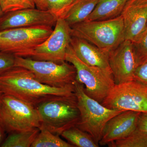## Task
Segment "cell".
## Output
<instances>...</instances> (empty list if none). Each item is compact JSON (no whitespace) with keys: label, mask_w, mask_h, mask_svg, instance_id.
I'll return each instance as SVG.
<instances>
[{"label":"cell","mask_w":147,"mask_h":147,"mask_svg":"<svg viewBox=\"0 0 147 147\" xmlns=\"http://www.w3.org/2000/svg\"><path fill=\"white\" fill-rule=\"evenodd\" d=\"M0 90L36 107L52 98L74 94V84L62 88L47 86L38 81L30 70L15 66L0 75Z\"/></svg>","instance_id":"cell-1"},{"label":"cell","mask_w":147,"mask_h":147,"mask_svg":"<svg viewBox=\"0 0 147 147\" xmlns=\"http://www.w3.org/2000/svg\"><path fill=\"white\" fill-rule=\"evenodd\" d=\"M36 108L40 127L56 135H61L67 129L76 126L80 119L75 92L71 95L52 98L39 103Z\"/></svg>","instance_id":"cell-2"},{"label":"cell","mask_w":147,"mask_h":147,"mask_svg":"<svg viewBox=\"0 0 147 147\" xmlns=\"http://www.w3.org/2000/svg\"><path fill=\"white\" fill-rule=\"evenodd\" d=\"M71 36L83 38L108 53L125 40L121 15L100 21H84L70 26Z\"/></svg>","instance_id":"cell-3"},{"label":"cell","mask_w":147,"mask_h":147,"mask_svg":"<svg viewBox=\"0 0 147 147\" xmlns=\"http://www.w3.org/2000/svg\"><path fill=\"white\" fill-rule=\"evenodd\" d=\"M74 86L80 113V119L76 126L91 135L99 145L107 123L124 111L109 109L90 97L85 92L84 84L76 79Z\"/></svg>","instance_id":"cell-4"},{"label":"cell","mask_w":147,"mask_h":147,"mask_svg":"<svg viewBox=\"0 0 147 147\" xmlns=\"http://www.w3.org/2000/svg\"><path fill=\"white\" fill-rule=\"evenodd\" d=\"M65 61L75 67L76 80L84 84L86 93L101 103L115 85L112 71L84 63L77 57L71 45L67 50Z\"/></svg>","instance_id":"cell-5"},{"label":"cell","mask_w":147,"mask_h":147,"mask_svg":"<svg viewBox=\"0 0 147 147\" xmlns=\"http://www.w3.org/2000/svg\"><path fill=\"white\" fill-rule=\"evenodd\" d=\"M0 119L5 131L10 134L39 128L41 126L36 107L4 94L0 104Z\"/></svg>","instance_id":"cell-6"},{"label":"cell","mask_w":147,"mask_h":147,"mask_svg":"<svg viewBox=\"0 0 147 147\" xmlns=\"http://www.w3.org/2000/svg\"><path fill=\"white\" fill-rule=\"evenodd\" d=\"M15 66L30 70L38 81L51 87L62 88L73 85L76 81V69L67 61L59 64L16 56Z\"/></svg>","instance_id":"cell-7"},{"label":"cell","mask_w":147,"mask_h":147,"mask_svg":"<svg viewBox=\"0 0 147 147\" xmlns=\"http://www.w3.org/2000/svg\"><path fill=\"white\" fill-rule=\"evenodd\" d=\"M53 27L16 28L0 32V51L25 57L44 42L53 32Z\"/></svg>","instance_id":"cell-8"},{"label":"cell","mask_w":147,"mask_h":147,"mask_svg":"<svg viewBox=\"0 0 147 147\" xmlns=\"http://www.w3.org/2000/svg\"><path fill=\"white\" fill-rule=\"evenodd\" d=\"M101 103L113 110L147 113V85L135 80L115 85Z\"/></svg>","instance_id":"cell-9"},{"label":"cell","mask_w":147,"mask_h":147,"mask_svg":"<svg viewBox=\"0 0 147 147\" xmlns=\"http://www.w3.org/2000/svg\"><path fill=\"white\" fill-rule=\"evenodd\" d=\"M55 27L50 36L30 51L25 57L59 64L66 61V53L70 45L72 36L71 28L62 18L57 19Z\"/></svg>","instance_id":"cell-10"},{"label":"cell","mask_w":147,"mask_h":147,"mask_svg":"<svg viewBox=\"0 0 147 147\" xmlns=\"http://www.w3.org/2000/svg\"><path fill=\"white\" fill-rule=\"evenodd\" d=\"M57 18L47 10L24 9L4 13L0 17V32L16 28L55 26Z\"/></svg>","instance_id":"cell-11"},{"label":"cell","mask_w":147,"mask_h":147,"mask_svg":"<svg viewBox=\"0 0 147 147\" xmlns=\"http://www.w3.org/2000/svg\"><path fill=\"white\" fill-rule=\"evenodd\" d=\"M109 63L115 85L133 81L138 64L132 42L124 40L110 52Z\"/></svg>","instance_id":"cell-12"},{"label":"cell","mask_w":147,"mask_h":147,"mask_svg":"<svg viewBox=\"0 0 147 147\" xmlns=\"http://www.w3.org/2000/svg\"><path fill=\"white\" fill-rule=\"evenodd\" d=\"M121 15L125 40L134 42L147 27V1L128 0Z\"/></svg>","instance_id":"cell-13"},{"label":"cell","mask_w":147,"mask_h":147,"mask_svg":"<svg viewBox=\"0 0 147 147\" xmlns=\"http://www.w3.org/2000/svg\"><path fill=\"white\" fill-rule=\"evenodd\" d=\"M141 113L130 110L124 111L110 119L104 127L99 145H108L131 134L137 128Z\"/></svg>","instance_id":"cell-14"},{"label":"cell","mask_w":147,"mask_h":147,"mask_svg":"<svg viewBox=\"0 0 147 147\" xmlns=\"http://www.w3.org/2000/svg\"><path fill=\"white\" fill-rule=\"evenodd\" d=\"M70 45L77 57L84 63L111 71L109 53L83 38L72 36Z\"/></svg>","instance_id":"cell-15"},{"label":"cell","mask_w":147,"mask_h":147,"mask_svg":"<svg viewBox=\"0 0 147 147\" xmlns=\"http://www.w3.org/2000/svg\"><path fill=\"white\" fill-rule=\"evenodd\" d=\"M128 0H100L85 21H100L120 16Z\"/></svg>","instance_id":"cell-16"},{"label":"cell","mask_w":147,"mask_h":147,"mask_svg":"<svg viewBox=\"0 0 147 147\" xmlns=\"http://www.w3.org/2000/svg\"><path fill=\"white\" fill-rule=\"evenodd\" d=\"M100 0H77L62 18L69 26L83 22L89 16Z\"/></svg>","instance_id":"cell-17"},{"label":"cell","mask_w":147,"mask_h":147,"mask_svg":"<svg viewBox=\"0 0 147 147\" xmlns=\"http://www.w3.org/2000/svg\"><path fill=\"white\" fill-rule=\"evenodd\" d=\"M61 135L74 147H99L91 135L76 126L67 129Z\"/></svg>","instance_id":"cell-18"},{"label":"cell","mask_w":147,"mask_h":147,"mask_svg":"<svg viewBox=\"0 0 147 147\" xmlns=\"http://www.w3.org/2000/svg\"><path fill=\"white\" fill-rule=\"evenodd\" d=\"M39 128H36L19 132L11 133L1 146L2 147H31L39 133Z\"/></svg>","instance_id":"cell-19"},{"label":"cell","mask_w":147,"mask_h":147,"mask_svg":"<svg viewBox=\"0 0 147 147\" xmlns=\"http://www.w3.org/2000/svg\"><path fill=\"white\" fill-rule=\"evenodd\" d=\"M39 133L32 144L31 147H74L43 127L39 128Z\"/></svg>","instance_id":"cell-20"},{"label":"cell","mask_w":147,"mask_h":147,"mask_svg":"<svg viewBox=\"0 0 147 147\" xmlns=\"http://www.w3.org/2000/svg\"><path fill=\"white\" fill-rule=\"evenodd\" d=\"M108 146L110 147H147V133L137 128L125 138L110 143Z\"/></svg>","instance_id":"cell-21"},{"label":"cell","mask_w":147,"mask_h":147,"mask_svg":"<svg viewBox=\"0 0 147 147\" xmlns=\"http://www.w3.org/2000/svg\"><path fill=\"white\" fill-rule=\"evenodd\" d=\"M77 0H45L46 10L57 19L62 18Z\"/></svg>","instance_id":"cell-22"},{"label":"cell","mask_w":147,"mask_h":147,"mask_svg":"<svg viewBox=\"0 0 147 147\" xmlns=\"http://www.w3.org/2000/svg\"><path fill=\"white\" fill-rule=\"evenodd\" d=\"M0 5L4 13L36 7L34 0H0Z\"/></svg>","instance_id":"cell-23"},{"label":"cell","mask_w":147,"mask_h":147,"mask_svg":"<svg viewBox=\"0 0 147 147\" xmlns=\"http://www.w3.org/2000/svg\"><path fill=\"white\" fill-rule=\"evenodd\" d=\"M132 43L139 65L147 60V27L139 38Z\"/></svg>","instance_id":"cell-24"},{"label":"cell","mask_w":147,"mask_h":147,"mask_svg":"<svg viewBox=\"0 0 147 147\" xmlns=\"http://www.w3.org/2000/svg\"><path fill=\"white\" fill-rule=\"evenodd\" d=\"M16 56L0 51V75L15 66Z\"/></svg>","instance_id":"cell-25"},{"label":"cell","mask_w":147,"mask_h":147,"mask_svg":"<svg viewBox=\"0 0 147 147\" xmlns=\"http://www.w3.org/2000/svg\"><path fill=\"white\" fill-rule=\"evenodd\" d=\"M133 80L147 85V60L137 67Z\"/></svg>","instance_id":"cell-26"},{"label":"cell","mask_w":147,"mask_h":147,"mask_svg":"<svg viewBox=\"0 0 147 147\" xmlns=\"http://www.w3.org/2000/svg\"><path fill=\"white\" fill-rule=\"evenodd\" d=\"M137 128L147 133V113H140L137 122Z\"/></svg>","instance_id":"cell-27"},{"label":"cell","mask_w":147,"mask_h":147,"mask_svg":"<svg viewBox=\"0 0 147 147\" xmlns=\"http://www.w3.org/2000/svg\"><path fill=\"white\" fill-rule=\"evenodd\" d=\"M45 1V0H34L36 7L41 10H46Z\"/></svg>","instance_id":"cell-28"},{"label":"cell","mask_w":147,"mask_h":147,"mask_svg":"<svg viewBox=\"0 0 147 147\" xmlns=\"http://www.w3.org/2000/svg\"><path fill=\"white\" fill-rule=\"evenodd\" d=\"M5 129L0 119V144H1L5 136Z\"/></svg>","instance_id":"cell-29"},{"label":"cell","mask_w":147,"mask_h":147,"mask_svg":"<svg viewBox=\"0 0 147 147\" xmlns=\"http://www.w3.org/2000/svg\"><path fill=\"white\" fill-rule=\"evenodd\" d=\"M3 94V93L0 90V104H1V101L2 98Z\"/></svg>","instance_id":"cell-30"},{"label":"cell","mask_w":147,"mask_h":147,"mask_svg":"<svg viewBox=\"0 0 147 147\" xmlns=\"http://www.w3.org/2000/svg\"><path fill=\"white\" fill-rule=\"evenodd\" d=\"M4 12L2 10V9L1 7V6L0 5V17L3 14Z\"/></svg>","instance_id":"cell-31"},{"label":"cell","mask_w":147,"mask_h":147,"mask_svg":"<svg viewBox=\"0 0 147 147\" xmlns=\"http://www.w3.org/2000/svg\"><path fill=\"white\" fill-rule=\"evenodd\" d=\"M144 1H147V0H144Z\"/></svg>","instance_id":"cell-32"}]
</instances>
